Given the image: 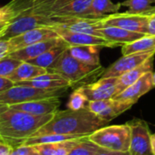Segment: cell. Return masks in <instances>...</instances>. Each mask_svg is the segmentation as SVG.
Masks as SVG:
<instances>
[{"label":"cell","mask_w":155,"mask_h":155,"mask_svg":"<svg viewBox=\"0 0 155 155\" xmlns=\"http://www.w3.org/2000/svg\"><path fill=\"white\" fill-rule=\"evenodd\" d=\"M108 124L109 121L101 119L87 108L79 110L67 109L56 111L52 119L31 137L51 133L89 136Z\"/></svg>","instance_id":"obj_1"},{"label":"cell","mask_w":155,"mask_h":155,"mask_svg":"<svg viewBox=\"0 0 155 155\" xmlns=\"http://www.w3.org/2000/svg\"><path fill=\"white\" fill-rule=\"evenodd\" d=\"M53 114L32 115L0 106V140L13 148L20 146L42 126L48 123Z\"/></svg>","instance_id":"obj_2"},{"label":"cell","mask_w":155,"mask_h":155,"mask_svg":"<svg viewBox=\"0 0 155 155\" xmlns=\"http://www.w3.org/2000/svg\"><path fill=\"white\" fill-rule=\"evenodd\" d=\"M105 68L101 66H92L80 61L75 58L68 51L65 50L58 58L48 68V72H53L61 75L68 80L71 88L82 86L90 81H96L97 78H101Z\"/></svg>","instance_id":"obj_3"},{"label":"cell","mask_w":155,"mask_h":155,"mask_svg":"<svg viewBox=\"0 0 155 155\" xmlns=\"http://www.w3.org/2000/svg\"><path fill=\"white\" fill-rule=\"evenodd\" d=\"M88 138L101 148L129 151L130 145V127L128 122L120 125H106L90 134Z\"/></svg>","instance_id":"obj_4"},{"label":"cell","mask_w":155,"mask_h":155,"mask_svg":"<svg viewBox=\"0 0 155 155\" xmlns=\"http://www.w3.org/2000/svg\"><path fill=\"white\" fill-rule=\"evenodd\" d=\"M68 89L46 91L29 85L16 84L12 88L0 92V106L12 105L48 98H59Z\"/></svg>","instance_id":"obj_5"},{"label":"cell","mask_w":155,"mask_h":155,"mask_svg":"<svg viewBox=\"0 0 155 155\" xmlns=\"http://www.w3.org/2000/svg\"><path fill=\"white\" fill-rule=\"evenodd\" d=\"M104 18V17H103ZM103 18L88 17H61L51 18L49 28H61L73 32L85 33L93 36H100L103 28Z\"/></svg>","instance_id":"obj_6"},{"label":"cell","mask_w":155,"mask_h":155,"mask_svg":"<svg viewBox=\"0 0 155 155\" xmlns=\"http://www.w3.org/2000/svg\"><path fill=\"white\" fill-rule=\"evenodd\" d=\"M150 15L133 14L128 11L124 13H114L103 18L104 27H117L126 30L147 35V25Z\"/></svg>","instance_id":"obj_7"},{"label":"cell","mask_w":155,"mask_h":155,"mask_svg":"<svg viewBox=\"0 0 155 155\" xmlns=\"http://www.w3.org/2000/svg\"><path fill=\"white\" fill-rule=\"evenodd\" d=\"M128 123L130 127V155L152 154L150 148L151 133L147 122L140 119H133Z\"/></svg>","instance_id":"obj_8"},{"label":"cell","mask_w":155,"mask_h":155,"mask_svg":"<svg viewBox=\"0 0 155 155\" xmlns=\"http://www.w3.org/2000/svg\"><path fill=\"white\" fill-rule=\"evenodd\" d=\"M88 101L113 99L119 92L118 78H100L98 81L78 87Z\"/></svg>","instance_id":"obj_9"},{"label":"cell","mask_w":155,"mask_h":155,"mask_svg":"<svg viewBox=\"0 0 155 155\" xmlns=\"http://www.w3.org/2000/svg\"><path fill=\"white\" fill-rule=\"evenodd\" d=\"M152 56H155V50L122 55V57L105 68L101 78H118L143 64Z\"/></svg>","instance_id":"obj_10"},{"label":"cell","mask_w":155,"mask_h":155,"mask_svg":"<svg viewBox=\"0 0 155 155\" xmlns=\"http://www.w3.org/2000/svg\"><path fill=\"white\" fill-rule=\"evenodd\" d=\"M38 28H48V23L41 17L33 13L30 8L7 28L0 38L8 40L11 38L22 34L26 31Z\"/></svg>","instance_id":"obj_11"},{"label":"cell","mask_w":155,"mask_h":155,"mask_svg":"<svg viewBox=\"0 0 155 155\" xmlns=\"http://www.w3.org/2000/svg\"><path fill=\"white\" fill-rule=\"evenodd\" d=\"M91 2L92 0H54L50 8V19L61 17H88Z\"/></svg>","instance_id":"obj_12"},{"label":"cell","mask_w":155,"mask_h":155,"mask_svg":"<svg viewBox=\"0 0 155 155\" xmlns=\"http://www.w3.org/2000/svg\"><path fill=\"white\" fill-rule=\"evenodd\" d=\"M56 38H58V33L50 28H38L26 31L8 39L10 53L29 45Z\"/></svg>","instance_id":"obj_13"},{"label":"cell","mask_w":155,"mask_h":155,"mask_svg":"<svg viewBox=\"0 0 155 155\" xmlns=\"http://www.w3.org/2000/svg\"><path fill=\"white\" fill-rule=\"evenodd\" d=\"M61 38L64 41H66L69 47L70 46H88V45H94L103 48H116L117 46L105 39L104 38L93 36L85 33H79V32H73L65 28H52Z\"/></svg>","instance_id":"obj_14"},{"label":"cell","mask_w":155,"mask_h":155,"mask_svg":"<svg viewBox=\"0 0 155 155\" xmlns=\"http://www.w3.org/2000/svg\"><path fill=\"white\" fill-rule=\"evenodd\" d=\"M5 106V105H4ZM60 106L59 98H48L36 101H26L12 105H6L9 109L23 111L32 115H48L53 114L58 110Z\"/></svg>","instance_id":"obj_15"},{"label":"cell","mask_w":155,"mask_h":155,"mask_svg":"<svg viewBox=\"0 0 155 155\" xmlns=\"http://www.w3.org/2000/svg\"><path fill=\"white\" fill-rule=\"evenodd\" d=\"M152 72L153 71H150L144 74L139 81L126 88L113 99L130 102L134 105L140 100V98H141L143 95H145L154 88L152 81Z\"/></svg>","instance_id":"obj_16"},{"label":"cell","mask_w":155,"mask_h":155,"mask_svg":"<svg viewBox=\"0 0 155 155\" xmlns=\"http://www.w3.org/2000/svg\"><path fill=\"white\" fill-rule=\"evenodd\" d=\"M19 84L29 85L38 89L46 91H57L71 88V85L68 80L59 74L53 72H47L45 74L39 75L32 80L21 82Z\"/></svg>","instance_id":"obj_17"},{"label":"cell","mask_w":155,"mask_h":155,"mask_svg":"<svg viewBox=\"0 0 155 155\" xmlns=\"http://www.w3.org/2000/svg\"><path fill=\"white\" fill-rule=\"evenodd\" d=\"M145 35L146 34L133 32L117 27H104L100 31V36L101 38L114 43L117 47H122L123 45L131 43Z\"/></svg>","instance_id":"obj_18"},{"label":"cell","mask_w":155,"mask_h":155,"mask_svg":"<svg viewBox=\"0 0 155 155\" xmlns=\"http://www.w3.org/2000/svg\"><path fill=\"white\" fill-rule=\"evenodd\" d=\"M32 5L31 0H11L8 4L0 8V25H10Z\"/></svg>","instance_id":"obj_19"},{"label":"cell","mask_w":155,"mask_h":155,"mask_svg":"<svg viewBox=\"0 0 155 155\" xmlns=\"http://www.w3.org/2000/svg\"><path fill=\"white\" fill-rule=\"evenodd\" d=\"M58 39H59V37L56 38L40 41V42L29 45L28 47H25L23 48H20L18 50H16L10 53L8 56L16 59L21 60V61H29L38 58V56L43 54L45 51H47L48 48L53 47L58 41Z\"/></svg>","instance_id":"obj_20"},{"label":"cell","mask_w":155,"mask_h":155,"mask_svg":"<svg viewBox=\"0 0 155 155\" xmlns=\"http://www.w3.org/2000/svg\"><path fill=\"white\" fill-rule=\"evenodd\" d=\"M154 57L155 56L150 57L143 64H141V65L134 68L133 69L118 77V89H119L120 93L122 91H124L126 88H128L129 86H130L131 84H133L134 82L139 81L144 74H146L150 71H152Z\"/></svg>","instance_id":"obj_21"},{"label":"cell","mask_w":155,"mask_h":155,"mask_svg":"<svg viewBox=\"0 0 155 155\" xmlns=\"http://www.w3.org/2000/svg\"><path fill=\"white\" fill-rule=\"evenodd\" d=\"M102 48L94 45L88 46H70L68 48L69 53L80 61L92 65L99 66L101 64L100 52Z\"/></svg>","instance_id":"obj_22"},{"label":"cell","mask_w":155,"mask_h":155,"mask_svg":"<svg viewBox=\"0 0 155 155\" xmlns=\"http://www.w3.org/2000/svg\"><path fill=\"white\" fill-rule=\"evenodd\" d=\"M80 139H73L54 143H45L32 146L38 155H68L70 150L79 143Z\"/></svg>","instance_id":"obj_23"},{"label":"cell","mask_w":155,"mask_h":155,"mask_svg":"<svg viewBox=\"0 0 155 155\" xmlns=\"http://www.w3.org/2000/svg\"><path fill=\"white\" fill-rule=\"evenodd\" d=\"M68 48H69V45L66 41H64L61 38H59L58 41L53 47L48 48L47 51H45L43 54H41L38 58L32 60H29L28 62H30L34 65H37L38 67L48 69L58 58V57Z\"/></svg>","instance_id":"obj_24"},{"label":"cell","mask_w":155,"mask_h":155,"mask_svg":"<svg viewBox=\"0 0 155 155\" xmlns=\"http://www.w3.org/2000/svg\"><path fill=\"white\" fill-rule=\"evenodd\" d=\"M48 72L47 68L38 67L28 61H23L8 78L15 84H19L24 81H28L34 78L45 74Z\"/></svg>","instance_id":"obj_25"},{"label":"cell","mask_w":155,"mask_h":155,"mask_svg":"<svg viewBox=\"0 0 155 155\" xmlns=\"http://www.w3.org/2000/svg\"><path fill=\"white\" fill-rule=\"evenodd\" d=\"M121 7V3L116 4L111 0H92L88 17L103 18L107 15L117 13Z\"/></svg>","instance_id":"obj_26"},{"label":"cell","mask_w":155,"mask_h":155,"mask_svg":"<svg viewBox=\"0 0 155 155\" xmlns=\"http://www.w3.org/2000/svg\"><path fill=\"white\" fill-rule=\"evenodd\" d=\"M155 50V36L145 35L144 37L121 47L122 55Z\"/></svg>","instance_id":"obj_27"},{"label":"cell","mask_w":155,"mask_h":155,"mask_svg":"<svg viewBox=\"0 0 155 155\" xmlns=\"http://www.w3.org/2000/svg\"><path fill=\"white\" fill-rule=\"evenodd\" d=\"M122 7L128 8V12L133 14L151 15L155 13V0H125Z\"/></svg>","instance_id":"obj_28"},{"label":"cell","mask_w":155,"mask_h":155,"mask_svg":"<svg viewBox=\"0 0 155 155\" xmlns=\"http://www.w3.org/2000/svg\"><path fill=\"white\" fill-rule=\"evenodd\" d=\"M132 106H133V104L130 102L112 99L111 103L103 111H101L98 116L101 119L110 122V120H114L115 118H117L123 112L130 110Z\"/></svg>","instance_id":"obj_29"},{"label":"cell","mask_w":155,"mask_h":155,"mask_svg":"<svg viewBox=\"0 0 155 155\" xmlns=\"http://www.w3.org/2000/svg\"><path fill=\"white\" fill-rule=\"evenodd\" d=\"M101 148L89 140L88 136L83 137L68 153V155H96Z\"/></svg>","instance_id":"obj_30"},{"label":"cell","mask_w":155,"mask_h":155,"mask_svg":"<svg viewBox=\"0 0 155 155\" xmlns=\"http://www.w3.org/2000/svg\"><path fill=\"white\" fill-rule=\"evenodd\" d=\"M88 102L89 101L87 98L85 97V95L77 88L70 94L68 101L67 103V108L69 110H79L86 108Z\"/></svg>","instance_id":"obj_31"},{"label":"cell","mask_w":155,"mask_h":155,"mask_svg":"<svg viewBox=\"0 0 155 155\" xmlns=\"http://www.w3.org/2000/svg\"><path fill=\"white\" fill-rule=\"evenodd\" d=\"M22 62L23 61L16 59L10 56L0 59V77L9 78Z\"/></svg>","instance_id":"obj_32"},{"label":"cell","mask_w":155,"mask_h":155,"mask_svg":"<svg viewBox=\"0 0 155 155\" xmlns=\"http://www.w3.org/2000/svg\"><path fill=\"white\" fill-rule=\"evenodd\" d=\"M10 155H38V153L34 150L32 146L20 145L18 147L13 148Z\"/></svg>","instance_id":"obj_33"},{"label":"cell","mask_w":155,"mask_h":155,"mask_svg":"<svg viewBox=\"0 0 155 155\" xmlns=\"http://www.w3.org/2000/svg\"><path fill=\"white\" fill-rule=\"evenodd\" d=\"M10 54L9 42L8 39L0 38V59L8 57Z\"/></svg>","instance_id":"obj_34"},{"label":"cell","mask_w":155,"mask_h":155,"mask_svg":"<svg viewBox=\"0 0 155 155\" xmlns=\"http://www.w3.org/2000/svg\"><path fill=\"white\" fill-rule=\"evenodd\" d=\"M16 84L11 80H9L8 78L0 77V92L5 91L8 89L12 88Z\"/></svg>","instance_id":"obj_35"},{"label":"cell","mask_w":155,"mask_h":155,"mask_svg":"<svg viewBox=\"0 0 155 155\" xmlns=\"http://www.w3.org/2000/svg\"><path fill=\"white\" fill-rule=\"evenodd\" d=\"M147 35L155 36V13L149 16L147 25Z\"/></svg>","instance_id":"obj_36"},{"label":"cell","mask_w":155,"mask_h":155,"mask_svg":"<svg viewBox=\"0 0 155 155\" xmlns=\"http://www.w3.org/2000/svg\"><path fill=\"white\" fill-rule=\"evenodd\" d=\"M96 155H130L129 151H119V150H111L101 148Z\"/></svg>","instance_id":"obj_37"},{"label":"cell","mask_w":155,"mask_h":155,"mask_svg":"<svg viewBox=\"0 0 155 155\" xmlns=\"http://www.w3.org/2000/svg\"><path fill=\"white\" fill-rule=\"evenodd\" d=\"M12 150L13 147L11 145L0 140V155H10Z\"/></svg>","instance_id":"obj_38"},{"label":"cell","mask_w":155,"mask_h":155,"mask_svg":"<svg viewBox=\"0 0 155 155\" xmlns=\"http://www.w3.org/2000/svg\"><path fill=\"white\" fill-rule=\"evenodd\" d=\"M150 148L152 155H155V132L152 133L150 136Z\"/></svg>","instance_id":"obj_39"},{"label":"cell","mask_w":155,"mask_h":155,"mask_svg":"<svg viewBox=\"0 0 155 155\" xmlns=\"http://www.w3.org/2000/svg\"><path fill=\"white\" fill-rule=\"evenodd\" d=\"M9 25H0V38H1L3 32L7 29V28L8 27Z\"/></svg>","instance_id":"obj_40"},{"label":"cell","mask_w":155,"mask_h":155,"mask_svg":"<svg viewBox=\"0 0 155 155\" xmlns=\"http://www.w3.org/2000/svg\"><path fill=\"white\" fill-rule=\"evenodd\" d=\"M152 81H153V85L155 87V71L152 72Z\"/></svg>","instance_id":"obj_41"},{"label":"cell","mask_w":155,"mask_h":155,"mask_svg":"<svg viewBox=\"0 0 155 155\" xmlns=\"http://www.w3.org/2000/svg\"><path fill=\"white\" fill-rule=\"evenodd\" d=\"M31 1H32V2L34 3V2H36V1H37V0H31Z\"/></svg>","instance_id":"obj_42"},{"label":"cell","mask_w":155,"mask_h":155,"mask_svg":"<svg viewBox=\"0 0 155 155\" xmlns=\"http://www.w3.org/2000/svg\"><path fill=\"white\" fill-rule=\"evenodd\" d=\"M143 155H152V154H143Z\"/></svg>","instance_id":"obj_43"}]
</instances>
